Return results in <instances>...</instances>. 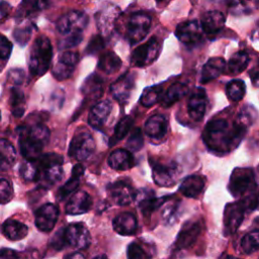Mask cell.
<instances>
[{
    "mask_svg": "<svg viewBox=\"0 0 259 259\" xmlns=\"http://www.w3.org/2000/svg\"><path fill=\"white\" fill-rule=\"evenodd\" d=\"M245 132L235 123L230 125L226 119L214 118L207 122L202 139L209 150L225 154L234 150L242 140Z\"/></svg>",
    "mask_w": 259,
    "mask_h": 259,
    "instance_id": "1",
    "label": "cell"
},
{
    "mask_svg": "<svg viewBox=\"0 0 259 259\" xmlns=\"http://www.w3.org/2000/svg\"><path fill=\"white\" fill-rule=\"evenodd\" d=\"M50 140L49 128L41 124L35 123L20 130L19 149L21 155L26 160H36L41 156L42 149Z\"/></svg>",
    "mask_w": 259,
    "mask_h": 259,
    "instance_id": "2",
    "label": "cell"
},
{
    "mask_svg": "<svg viewBox=\"0 0 259 259\" xmlns=\"http://www.w3.org/2000/svg\"><path fill=\"white\" fill-rule=\"evenodd\" d=\"M38 167L37 182L45 188H50L63 177V157L56 153L41 155L36 160Z\"/></svg>",
    "mask_w": 259,
    "mask_h": 259,
    "instance_id": "3",
    "label": "cell"
},
{
    "mask_svg": "<svg viewBox=\"0 0 259 259\" xmlns=\"http://www.w3.org/2000/svg\"><path fill=\"white\" fill-rule=\"evenodd\" d=\"M53 58V48L50 39L45 36H38L32 44L29 54L28 67L32 76L39 77L50 68Z\"/></svg>",
    "mask_w": 259,
    "mask_h": 259,
    "instance_id": "4",
    "label": "cell"
},
{
    "mask_svg": "<svg viewBox=\"0 0 259 259\" xmlns=\"http://www.w3.org/2000/svg\"><path fill=\"white\" fill-rule=\"evenodd\" d=\"M88 16L82 11L73 10L61 16L56 24L58 32L64 37H81L88 24Z\"/></svg>",
    "mask_w": 259,
    "mask_h": 259,
    "instance_id": "5",
    "label": "cell"
},
{
    "mask_svg": "<svg viewBox=\"0 0 259 259\" xmlns=\"http://www.w3.org/2000/svg\"><path fill=\"white\" fill-rule=\"evenodd\" d=\"M151 17L144 12H136L125 23V36L131 44L141 41L149 32Z\"/></svg>",
    "mask_w": 259,
    "mask_h": 259,
    "instance_id": "6",
    "label": "cell"
},
{
    "mask_svg": "<svg viewBox=\"0 0 259 259\" xmlns=\"http://www.w3.org/2000/svg\"><path fill=\"white\" fill-rule=\"evenodd\" d=\"M255 187L254 172L250 168H236L230 178L229 190L234 196H243Z\"/></svg>",
    "mask_w": 259,
    "mask_h": 259,
    "instance_id": "7",
    "label": "cell"
},
{
    "mask_svg": "<svg viewBox=\"0 0 259 259\" xmlns=\"http://www.w3.org/2000/svg\"><path fill=\"white\" fill-rule=\"evenodd\" d=\"M95 150V142L89 133L76 134L71 140L68 154L77 161L88 159Z\"/></svg>",
    "mask_w": 259,
    "mask_h": 259,
    "instance_id": "8",
    "label": "cell"
},
{
    "mask_svg": "<svg viewBox=\"0 0 259 259\" xmlns=\"http://www.w3.org/2000/svg\"><path fill=\"white\" fill-rule=\"evenodd\" d=\"M159 41L152 37L144 45L139 46L131 56V64L134 67H146L152 64L159 56Z\"/></svg>",
    "mask_w": 259,
    "mask_h": 259,
    "instance_id": "9",
    "label": "cell"
},
{
    "mask_svg": "<svg viewBox=\"0 0 259 259\" xmlns=\"http://www.w3.org/2000/svg\"><path fill=\"white\" fill-rule=\"evenodd\" d=\"M64 234L67 245H70L75 249H87L91 243L90 233L86 226L82 223H74L69 225L64 229Z\"/></svg>",
    "mask_w": 259,
    "mask_h": 259,
    "instance_id": "10",
    "label": "cell"
},
{
    "mask_svg": "<svg viewBox=\"0 0 259 259\" xmlns=\"http://www.w3.org/2000/svg\"><path fill=\"white\" fill-rule=\"evenodd\" d=\"M153 179L156 184L163 187H170L177 181L179 170L174 162L152 163Z\"/></svg>",
    "mask_w": 259,
    "mask_h": 259,
    "instance_id": "11",
    "label": "cell"
},
{
    "mask_svg": "<svg viewBox=\"0 0 259 259\" xmlns=\"http://www.w3.org/2000/svg\"><path fill=\"white\" fill-rule=\"evenodd\" d=\"M108 194L114 203L123 206L127 205L136 199L137 191L127 180H118L108 185Z\"/></svg>",
    "mask_w": 259,
    "mask_h": 259,
    "instance_id": "12",
    "label": "cell"
},
{
    "mask_svg": "<svg viewBox=\"0 0 259 259\" xmlns=\"http://www.w3.org/2000/svg\"><path fill=\"white\" fill-rule=\"evenodd\" d=\"M79 57L75 52L66 51L62 53L57 63L53 68V75L57 80H65L68 79L74 72L76 65L78 64Z\"/></svg>",
    "mask_w": 259,
    "mask_h": 259,
    "instance_id": "13",
    "label": "cell"
},
{
    "mask_svg": "<svg viewBox=\"0 0 259 259\" xmlns=\"http://www.w3.org/2000/svg\"><path fill=\"white\" fill-rule=\"evenodd\" d=\"M58 218V207L53 203H46L36 209L34 224L39 231L48 233L54 229Z\"/></svg>",
    "mask_w": 259,
    "mask_h": 259,
    "instance_id": "14",
    "label": "cell"
},
{
    "mask_svg": "<svg viewBox=\"0 0 259 259\" xmlns=\"http://www.w3.org/2000/svg\"><path fill=\"white\" fill-rule=\"evenodd\" d=\"M119 14V8L113 4H108L104 6L96 13V25L102 35H107L111 33Z\"/></svg>",
    "mask_w": 259,
    "mask_h": 259,
    "instance_id": "15",
    "label": "cell"
},
{
    "mask_svg": "<svg viewBox=\"0 0 259 259\" xmlns=\"http://www.w3.org/2000/svg\"><path fill=\"white\" fill-rule=\"evenodd\" d=\"M245 210L241 201L229 203L226 206L224 213V232L226 235H231L238 230L244 220Z\"/></svg>",
    "mask_w": 259,
    "mask_h": 259,
    "instance_id": "16",
    "label": "cell"
},
{
    "mask_svg": "<svg viewBox=\"0 0 259 259\" xmlns=\"http://www.w3.org/2000/svg\"><path fill=\"white\" fill-rule=\"evenodd\" d=\"M202 32L203 30L201 25L196 20L182 22L177 25L175 30V34L178 39L187 46L199 42L202 38Z\"/></svg>",
    "mask_w": 259,
    "mask_h": 259,
    "instance_id": "17",
    "label": "cell"
},
{
    "mask_svg": "<svg viewBox=\"0 0 259 259\" xmlns=\"http://www.w3.org/2000/svg\"><path fill=\"white\" fill-rule=\"evenodd\" d=\"M134 75L127 72L120 76L115 82H113L109 90L112 97L116 101H118L120 104H125L131 97V92L134 89Z\"/></svg>",
    "mask_w": 259,
    "mask_h": 259,
    "instance_id": "18",
    "label": "cell"
},
{
    "mask_svg": "<svg viewBox=\"0 0 259 259\" xmlns=\"http://www.w3.org/2000/svg\"><path fill=\"white\" fill-rule=\"evenodd\" d=\"M201 232V225L196 221H188L181 228L175 241V247L179 250L190 247Z\"/></svg>",
    "mask_w": 259,
    "mask_h": 259,
    "instance_id": "19",
    "label": "cell"
},
{
    "mask_svg": "<svg viewBox=\"0 0 259 259\" xmlns=\"http://www.w3.org/2000/svg\"><path fill=\"white\" fill-rule=\"evenodd\" d=\"M206 108V94L205 91L198 87L196 88L187 102V112L189 116L195 120L200 121L205 113Z\"/></svg>",
    "mask_w": 259,
    "mask_h": 259,
    "instance_id": "20",
    "label": "cell"
},
{
    "mask_svg": "<svg viewBox=\"0 0 259 259\" xmlns=\"http://www.w3.org/2000/svg\"><path fill=\"white\" fill-rule=\"evenodd\" d=\"M92 205L91 196L85 191H76L73 193L66 203V212L68 214L76 215L87 212Z\"/></svg>",
    "mask_w": 259,
    "mask_h": 259,
    "instance_id": "21",
    "label": "cell"
},
{
    "mask_svg": "<svg viewBox=\"0 0 259 259\" xmlns=\"http://www.w3.org/2000/svg\"><path fill=\"white\" fill-rule=\"evenodd\" d=\"M166 197L164 198H156L154 192L149 189H142L137 191L136 199L138 201V205L145 217H149L154 210L161 207L164 203Z\"/></svg>",
    "mask_w": 259,
    "mask_h": 259,
    "instance_id": "22",
    "label": "cell"
},
{
    "mask_svg": "<svg viewBox=\"0 0 259 259\" xmlns=\"http://www.w3.org/2000/svg\"><path fill=\"white\" fill-rule=\"evenodd\" d=\"M113 230L122 236L134 235L138 230V221L131 212H121L112 222Z\"/></svg>",
    "mask_w": 259,
    "mask_h": 259,
    "instance_id": "23",
    "label": "cell"
},
{
    "mask_svg": "<svg viewBox=\"0 0 259 259\" xmlns=\"http://www.w3.org/2000/svg\"><path fill=\"white\" fill-rule=\"evenodd\" d=\"M226 62L223 58H210L202 67L200 83L205 84L221 76L226 70Z\"/></svg>",
    "mask_w": 259,
    "mask_h": 259,
    "instance_id": "24",
    "label": "cell"
},
{
    "mask_svg": "<svg viewBox=\"0 0 259 259\" xmlns=\"http://www.w3.org/2000/svg\"><path fill=\"white\" fill-rule=\"evenodd\" d=\"M200 25L204 33L215 34L223 29L225 25V16L218 10L208 11L203 14Z\"/></svg>",
    "mask_w": 259,
    "mask_h": 259,
    "instance_id": "25",
    "label": "cell"
},
{
    "mask_svg": "<svg viewBox=\"0 0 259 259\" xmlns=\"http://www.w3.org/2000/svg\"><path fill=\"white\" fill-rule=\"evenodd\" d=\"M111 108L112 104L109 100H103L96 103L89 112V124L94 128H100L107 119V116L111 111Z\"/></svg>",
    "mask_w": 259,
    "mask_h": 259,
    "instance_id": "26",
    "label": "cell"
},
{
    "mask_svg": "<svg viewBox=\"0 0 259 259\" xmlns=\"http://www.w3.org/2000/svg\"><path fill=\"white\" fill-rule=\"evenodd\" d=\"M168 122L165 116L155 114L151 116L145 123V133L153 140H161L167 133Z\"/></svg>",
    "mask_w": 259,
    "mask_h": 259,
    "instance_id": "27",
    "label": "cell"
},
{
    "mask_svg": "<svg viewBox=\"0 0 259 259\" xmlns=\"http://www.w3.org/2000/svg\"><path fill=\"white\" fill-rule=\"evenodd\" d=\"M205 178L201 175L187 176L180 184L179 191L186 197H197L203 190Z\"/></svg>",
    "mask_w": 259,
    "mask_h": 259,
    "instance_id": "28",
    "label": "cell"
},
{
    "mask_svg": "<svg viewBox=\"0 0 259 259\" xmlns=\"http://www.w3.org/2000/svg\"><path fill=\"white\" fill-rule=\"evenodd\" d=\"M108 165L114 170L124 171L131 169L135 165V159L130 151L118 149L109 155Z\"/></svg>",
    "mask_w": 259,
    "mask_h": 259,
    "instance_id": "29",
    "label": "cell"
},
{
    "mask_svg": "<svg viewBox=\"0 0 259 259\" xmlns=\"http://www.w3.org/2000/svg\"><path fill=\"white\" fill-rule=\"evenodd\" d=\"M81 92L88 99H98L103 92V80L97 74H91L84 81Z\"/></svg>",
    "mask_w": 259,
    "mask_h": 259,
    "instance_id": "30",
    "label": "cell"
},
{
    "mask_svg": "<svg viewBox=\"0 0 259 259\" xmlns=\"http://www.w3.org/2000/svg\"><path fill=\"white\" fill-rule=\"evenodd\" d=\"M2 232L4 236L11 241H19L26 237L28 228L23 223L9 219L2 225Z\"/></svg>",
    "mask_w": 259,
    "mask_h": 259,
    "instance_id": "31",
    "label": "cell"
},
{
    "mask_svg": "<svg viewBox=\"0 0 259 259\" xmlns=\"http://www.w3.org/2000/svg\"><path fill=\"white\" fill-rule=\"evenodd\" d=\"M258 8L259 0H228V10L236 16L252 14Z\"/></svg>",
    "mask_w": 259,
    "mask_h": 259,
    "instance_id": "32",
    "label": "cell"
},
{
    "mask_svg": "<svg viewBox=\"0 0 259 259\" xmlns=\"http://www.w3.org/2000/svg\"><path fill=\"white\" fill-rule=\"evenodd\" d=\"M52 0H22L17 8V17L25 18L47 9Z\"/></svg>",
    "mask_w": 259,
    "mask_h": 259,
    "instance_id": "33",
    "label": "cell"
},
{
    "mask_svg": "<svg viewBox=\"0 0 259 259\" xmlns=\"http://www.w3.org/2000/svg\"><path fill=\"white\" fill-rule=\"evenodd\" d=\"M83 173H84V167L81 164H77L73 167L70 179L58 190V198L60 200L64 199L65 197H67L73 191L76 190V188L79 185L80 177L83 175Z\"/></svg>",
    "mask_w": 259,
    "mask_h": 259,
    "instance_id": "34",
    "label": "cell"
},
{
    "mask_svg": "<svg viewBox=\"0 0 259 259\" xmlns=\"http://www.w3.org/2000/svg\"><path fill=\"white\" fill-rule=\"evenodd\" d=\"M16 161V151L7 140L0 139V171L9 170Z\"/></svg>",
    "mask_w": 259,
    "mask_h": 259,
    "instance_id": "35",
    "label": "cell"
},
{
    "mask_svg": "<svg viewBox=\"0 0 259 259\" xmlns=\"http://www.w3.org/2000/svg\"><path fill=\"white\" fill-rule=\"evenodd\" d=\"M249 61H250L249 55L245 51H240V52L234 54L230 58V60L227 63V66H226L228 74H230V75L240 74L247 68Z\"/></svg>",
    "mask_w": 259,
    "mask_h": 259,
    "instance_id": "36",
    "label": "cell"
},
{
    "mask_svg": "<svg viewBox=\"0 0 259 259\" xmlns=\"http://www.w3.org/2000/svg\"><path fill=\"white\" fill-rule=\"evenodd\" d=\"M257 116H258V113H257V111H256L254 106H252V105H245L239 111V113H238L234 123L241 131L246 133L248 127L250 125H252L256 121Z\"/></svg>",
    "mask_w": 259,
    "mask_h": 259,
    "instance_id": "37",
    "label": "cell"
},
{
    "mask_svg": "<svg viewBox=\"0 0 259 259\" xmlns=\"http://www.w3.org/2000/svg\"><path fill=\"white\" fill-rule=\"evenodd\" d=\"M188 91V87L184 83H174L172 84L162 97V105L165 107L171 106L176 101L180 100L182 97L185 96V94Z\"/></svg>",
    "mask_w": 259,
    "mask_h": 259,
    "instance_id": "38",
    "label": "cell"
},
{
    "mask_svg": "<svg viewBox=\"0 0 259 259\" xmlns=\"http://www.w3.org/2000/svg\"><path fill=\"white\" fill-rule=\"evenodd\" d=\"M121 66L120 58L113 52H106L101 55L98 61V69L105 74L115 73Z\"/></svg>",
    "mask_w": 259,
    "mask_h": 259,
    "instance_id": "39",
    "label": "cell"
},
{
    "mask_svg": "<svg viewBox=\"0 0 259 259\" xmlns=\"http://www.w3.org/2000/svg\"><path fill=\"white\" fill-rule=\"evenodd\" d=\"M9 102H10L11 111L13 115L16 117L22 116L24 112V105H25V98H24L23 92L18 88L13 87L11 89Z\"/></svg>",
    "mask_w": 259,
    "mask_h": 259,
    "instance_id": "40",
    "label": "cell"
},
{
    "mask_svg": "<svg viewBox=\"0 0 259 259\" xmlns=\"http://www.w3.org/2000/svg\"><path fill=\"white\" fill-rule=\"evenodd\" d=\"M226 91H227L228 97L232 101L237 102V101H240L241 99H243L245 92H246V86L242 80L234 79L227 84Z\"/></svg>",
    "mask_w": 259,
    "mask_h": 259,
    "instance_id": "41",
    "label": "cell"
},
{
    "mask_svg": "<svg viewBox=\"0 0 259 259\" xmlns=\"http://www.w3.org/2000/svg\"><path fill=\"white\" fill-rule=\"evenodd\" d=\"M161 97H162V87L157 85V86L146 88L142 93L140 101L145 107H151L155 103H157Z\"/></svg>",
    "mask_w": 259,
    "mask_h": 259,
    "instance_id": "42",
    "label": "cell"
},
{
    "mask_svg": "<svg viewBox=\"0 0 259 259\" xmlns=\"http://www.w3.org/2000/svg\"><path fill=\"white\" fill-rule=\"evenodd\" d=\"M20 176L25 181H37L38 167L35 160H26L19 168Z\"/></svg>",
    "mask_w": 259,
    "mask_h": 259,
    "instance_id": "43",
    "label": "cell"
},
{
    "mask_svg": "<svg viewBox=\"0 0 259 259\" xmlns=\"http://www.w3.org/2000/svg\"><path fill=\"white\" fill-rule=\"evenodd\" d=\"M241 247L247 254L255 252L259 249V231H253L245 235L241 241Z\"/></svg>",
    "mask_w": 259,
    "mask_h": 259,
    "instance_id": "44",
    "label": "cell"
},
{
    "mask_svg": "<svg viewBox=\"0 0 259 259\" xmlns=\"http://www.w3.org/2000/svg\"><path fill=\"white\" fill-rule=\"evenodd\" d=\"M134 122V119L132 116H124L123 118H121L118 123L116 124L115 128H114V133H113V137L111 139V145H113L115 142L122 140L125 135L128 133L132 124Z\"/></svg>",
    "mask_w": 259,
    "mask_h": 259,
    "instance_id": "45",
    "label": "cell"
},
{
    "mask_svg": "<svg viewBox=\"0 0 259 259\" xmlns=\"http://www.w3.org/2000/svg\"><path fill=\"white\" fill-rule=\"evenodd\" d=\"M31 25L30 24H21L19 26H17L14 31H13V37L14 39L22 47H24L31 35Z\"/></svg>",
    "mask_w": 259,
    "mask_h": 259,
    "instance_id": "46",
    "label": "cell"
},
{
    "mask_svg": "<svg viewBox=\"0 0 259 259\" xmlns=\"http://www.w3.org/2000/svg\"><path fill=\"white\" fill-rule=\"evenodd\" d=\"M144 144L143 140V134L140 128H135L132 134L130 135L127 142H126V147L130 152H138Z\"/></svg>",
    "mask_w": 259,
    "mask_h": 259,
    "instance_id": "47",
    "label": "cell"
},
{
    "mask_svg": "<svg viewBox=\"0 0 259 259\" xmlns=\"http://www.w3.org/2000/svg\"><path fill=\"white\" fill-rule=\"evenodd\" d=\"M127 259H147V252L141 244L132 242L126 250Z\"/></svg>",
    "mask_w": 259,
    "mask_h": 259,
    "instance_id": "48",
    "label": "cell"
},
{
    "mask_svg": "<svg viewBox=\"0 0 259 259\" xmlns=\"http://www.w3.org/2000/svg\"><path fill=\"white\" fill-rule=\"evenodd\" d=\"M12 48L13 46L11 41L6 36L0 33V62H2L4 65L11 55Z\"/></svg>",
    "mask_w": 259,
    "mask_h": 259,
    "instance_id": "49",
    "label": "cell"
},
{
    "mask_svg": "<svg viewBox=\"0 0 259 259\" xmlns=\"http://www.w3.org/2000/svg\"><path fill=\"white\" fill-rule=\"evenodd\" d=\"M104 48V39L102 35H94L89 40L85 50L87 55H95Z\"/></svg>",
    "mask_w": 259,
    "mask_h": 259,
    "instance_id": "50",
    "label": "cell"
},
{
    "mask_svg": "<svg viewBox=\"0 0 259 259\" xmlns=\"http://www.w3.org/2000/svg\"><path fill=\"white\" fill-rule=\"evenodd\" d=\"M177 207H178L177 200L164 201V203L162 204V217H163V219L170 223L171 220L174 219Z\"/></svg>",
    "mask_w": 259,
    "mask_h": 259,
    "instance_id": "51",
    "label": "cell"
},
{
    "mask_svg": "<svg viewBox=\"0 0 259 259\" xmlns=\"http://www.w3.org/2000/svg\"><path fill=\"white\" fill-rule=\"evenodd\" d=\"M13 195V189L10 182L4 178L0 179V203H7Z\"/></svg>",
    "mask_w": 259,
    "mask_h": 259,
    "instance_id": "52",
    "label": "cell"
},
{
    "mask_svg": "<svg viewBox=\"0 0 259 259\" xmlns=\"http://www.w3.org/2000/svg\"><path fill=\"white\" fill-rule=\"evenodd\" d=\"M24 78H25V73L22 69H19V68L12 69L7 74V83L12 86H18L22 84V82L24 81Z\"/></svg>",
    "mask_w": 259,
    "mask_h": 259,
    "instance_id": "53",
    "label": "cell"
},
{
    "mask_svg": "<svg viewBox=\"0 0 259 259\" xmlns=\"http://www.w3.org/2000/svg\"><path fill=\"white\" fill-rule=\"evenodd\" d=\"M52 245L56 249H62V248L65 247V245H67V242H66V239H65V234H64V229L59 231L54 236V238L52 240Z\"/></svg>",
    "mask_w": 259,
    "mask_h": 259,
    "instance_id": "54",
    "label": "cell"
},
{
    "mask_svg": "<svg viewBox=\"0 0 259 259\" xmlns=\"http://www.w3.org/2000/svg\"><path fill=\"white\" fill-rule=\"evenodd\" d=\"M0 259H18V255L14 250L4 248L0 250Z\"/></svg>",
    "mask_w": 259,
    "mask_h": 259,
    "instance_id": "55",
    "label": "cell"
},
{
    "mask_svg": "<svg viewBox=\"0 0 259 259\" xmlns=\"http://www.w3.org/2000/svg\"><path fill=\"white\" fill-rule=\"evenodd\" d=\"M250 78L252 80V83L255 86H259V60L257 62V64L253 67V69L250 72Z\"/></svg>",
    "mask_w": 259,
    "mask_h": 259,
    "instance_id": "56",
    "label": "cell"
},
{
    "mask_svg": "<svg viewBox=\"0 0 259 259\" xmlns=\"http://www.w3.org/2000/svg\"><path fill=\"white\" fill-rule=\"evenodd\" d=\"M10 10H11V6L7 2H5V1L0 2V15L1 16H6Z\"/></svg>",
    "mask_w": 259,
    "mask_h": 259,
    "instance_id": "57",
    "label": "cell"
},
{
    "mask_svg": "<svg viewBox=\"0 0 259 259\" xmlns=\"http://www.w3.org/2000/svg\"><path fill=\"white\" fill-rule=\"evenodd\" d=\"M66 259H85V257L83 256V254H81L79 252H75V253H72V254L68 255L66 257Z\"/></svg>",
    "mask_w": 259,
    "mask_h": 259,
    "instance_id": "58",
    "label": "cell"
},
{
    "mask_svg": "<svg viewBox=\"0 0 259 259\" xmlns=\"http://www.w3.org/2000/svg\"><path fill=\"white\" fill-rule=\"evenodd\" d=\"M220 259H241V258H238V257H235L232 255H224Z\"/></svg>",
    "mask_w": 259,
    "mask_h": 259,
    "instance_id": "59",
    "label": "cell"
},
{
    "mask_svg": "<svg viewBox=\"0 0 259 259\" xmlns=\"http://www.w3.org/2000/svg\"><path fill=\"white\" fill-rule=\"evenodd\" d=\"M93 259H108V258H107V256H105V255H98V256L94 257Z\"/></svg>",
    "mask_w": 259,
    "mask_h": 259,
    "instance_id": "60",
    "label": "cell"
},
{
    "mask_svg": "<svg viewBox=\"0 0 259 259\" xmlns=\"http://www.w3.org/2000/svg\"><path fill=\"white\" fill-rule=\"evenodd\" d=\"M254 225L259 228V217L256 218V220H255V222H254ZM258 231H259V230H258Z\"/></svg>",
    "mask_w": 259,
    "mask_h": 259,
    "instance_id": "61",
    "label": "cell"
},
{
    "mask_svg": "<svg viewBox=\"0 0 259 259\" xmlns=\"http://www.w3.org/2000/svg\"><path fill=\"white\" fill-rule=\"evenodd\" d=\"M257 34H258V37H259V26L257 27Z\"/></svg>",
    "mask_w": 259,
    "mask_h": 259,
    "instance_id": "62",
    "label": "cell"
},
{
    "mask_svg": "<svg viewBox=\"0 0 259 259\" xmlns=\"http://www.w3.org/2000/svg\"><path fill=\"white\" fill-rule=\"evenodd\" d=\"M156 1H157V2H160V1H162V0H156Z\"/></svg>",
    "mask_w": 259,
    "mask_h": 259,
    "instance_id": "63",
    "label": "cell"
},
{
    "mask_svg": "<svg viewBox=\"0 0 259 259\" xmlns=\"http://www.w3.org/2000/svg\"><path fill=\"white\" fill-rule=\"evenodd\" d=\"M0 119H1V112H0Z\"/></svg>",
    "mask_w": 259,
    "mask_h": 259,
    "instance_id": "64",
    "label": "cell"
}]
</instances>
